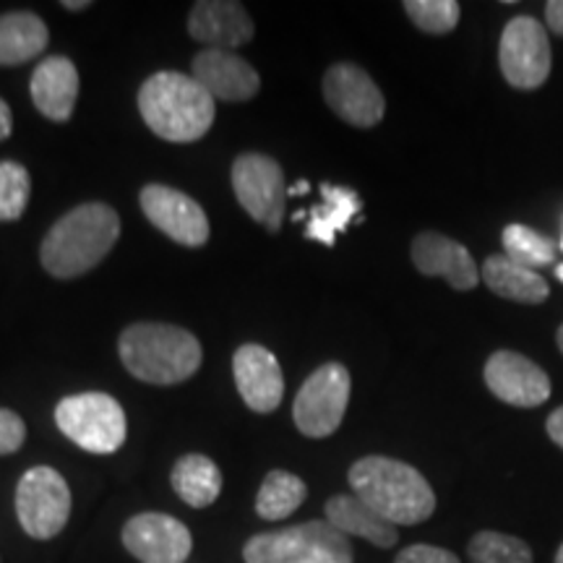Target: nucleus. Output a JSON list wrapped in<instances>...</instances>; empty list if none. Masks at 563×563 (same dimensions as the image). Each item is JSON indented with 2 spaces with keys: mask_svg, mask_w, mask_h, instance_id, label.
<instances>
[{
  "mask_svg": "<svg viewBox=\"0 0 563 563\" xmlns=\"http://www.w3.org/2000/svg\"><path fill=\"white\" fill-rule=\"evenodd\" d=\"M545 21L555 34L563 37V0H551V3H545Z\"/></svg>",
  "mask_w": 563,
  "mask_h": 563,
  "instance_id": "nucleus-32",
  "label": "nucleus"
},
{
  "mask_svg": "<svg viewBox=\"0 0 563 563\" xmlns=\"http://www.w3.org/2000/svg\"><path fill=\"white\" fill-rule=\"evenodd\" d=\"M555 563H563V545L559 548V553H555Z\"/></svg>",
  "mask_w": 563,
  "mask_h": 563,
  "instance_id": "nucleus-37",
  "label": "nucleus"
},
{
  "mask_svg": "<svg viewBox=\"0 0 563 563\" xmlns=\"http://www.w3.org/2000/svg\"><path fill=\"white\" fill-rule=\"evenodd\" d=\"M121 238L118 211L102 201H89L70 209L47 230L40 258L47 274L74 279L95 269Z\"/></svg>",
  "mask_w": 563,
  "mask_h": 563,
  "instance_id": "nucleus-1",
  "label": "nucleus"
},
{
  "mask_svg": "<svg viewBox=\"0 0 563 563\" xmlns=\"http://www.w3.org/2000/svg\"><path fill=\"white\" fill-rule=\"evenodd\" d=\"M308 191H311V183H308V180H300L298 186L287 188V199H290V196H298V194H308Z\"/></svg>",
  "mask_w": 563,
  "mask_h": 563,
  "instance_id": "nucleus-36",
  "label": "nucleus"
},
{
  "mask_svg": "<svg viewBox=\"0 0 563 563\" xmlns=\"http://www.w3.org/2000/svg\"><path fill=\"white\" fill-rule=\"evenodd\" d=\"M13 131V115H11V108L9 102L0 100V141H5L11 136Z\"/></svg>",
  "mask_w": 563,
  "mask_h": 563,
  "instance_id": "nucleus-34",
  "label": "nucleus"
},
{
  "mask_svg": "<svg viewBox=\"0 0 563 563\" xmlns=\"http://www.w3.org/2000/svg\"><path fill=\"white\" fill-rule=\"evenodd\" d=\"M483 279L498 298L517 302H543L548 298V282L538 272L511 262L509 256H490L483 264Z\"/></svg>",
  "mask_w": 563,
  "mask_h": 563,
  "instance_id": "nucleus-23",
  "label": "nucleus"
},
{
  "mask_svg": "<svg viewBox=\"0 0 563 563\" xmlns=\"http://www.w3.org/2000/svg\"><path fill=\"white\" fill-rule=\"evenodd\" d=\"M545 428H548V435H551L555 446L563 449V407H559V410H555L551 418H548Z\"/></svg>",
  "mask_w": 563,
  "mask_h": 563,
  "instance_id": "nucleus-33",
  "label": "nucleus"
},
{
  "mask_svg": "<svg viewBox=\"0 0 563 563\" xmlns=\"http://www.w3.org/2000/svg\"><path fill=\"white\" fill-rule=\"evenodd\" d=\"M394 563H460V559L446 548L435 545H410L397 555Z\"/></svg>",
  "mask_w": 563,
  "mask_h": 563,
  "instance_id": "nucleus-31",
  "label": "nucleus"
},
{
  "mask_svg": "<svg viewBox=\"0 0 563 563\" xmlns=\"http://www.w3.org/2000/svg\"><path fill=\"white\" fill-rule=\"evenodd\" d=\"M327 522L336 527L347 538H363L376 548H394L399 540L397 527L386 522L368 504L361 501L355 493H344L327 501Z\"/></svg>",
  "mask_w": 563,
  "mask_h": 563,
  "instance_id": "nucleus-20",
  "label": "nucleus"
},
{
  "mask_svg": "<svg viewBox=\"0 0 563 563\" xmlns=\"http://www.w3.org/2000/svg\"><path fill=\"white\" fill-rule=\"evenodd\" d=\"M188 32L207 51H235L249 45L256 34L249 11L235 0H201L188 16Z\"/></svg>",
  "mask_w": 563,
  "mask_h": 563,
  "instance_id": "nucleus-17",
  "label": "nucleus"
},
{
  "mask_svg": "<svg viewBox=\"0 0 563 563\" xmlns=\"http://www.w3.org/2000/svg\"><path fill=\"white\" fill-rule=\"evenodd\" d=\"M123 545L141 563H183L191 553V532L180 519L146 511L125 522Z\"/></svg>",
  "mask_w": 563,
  "mask_h": 563,
  "instance_id": "nucleus-13",
  "label": "nucleus"
},
{
  "mask_svg": "<svg viewBox=\"0 0 563 563\" xmlns=\"http://www.w3.org/2000/svg\"><path fill=\"white\" fill-rule=\"evenodd\" d=\"M504 79L517 89L543 87L551 74V42L538 19L517 16L506 24L498 47Z\"/></svg>",
  "mask_w": 563,
  "mask_h": 563,
  "instance_id": "nucleus-10",
  "label": "nucleus"
},
{
  "mask_svg": "<svg viewBox=\"0 0 563 563\" xmlns=\"http://www.w3.org/2000/svg\"><path fill=\"white\" fill-rule=\"evenodd\" d=\"M63 9H68V11H84V9H89V0H66V3H60Z\"/></svg>",
  "mask_w": 563,
  "mask_h": 563,
  "instance_id": "nucleus-35",
  "label": "nucleus"
},
{
  "mask_svg": "<svg viewBox=\"0 0 563 563\" xmlns=\"http://www.w3.org/2000/svg\"><path fill=\"white\" fill-rule=\"evenodd\" d=\"M306 496L308 488L298 475L287 473V470H272L264 477L262 490H258L256 514L262 519H269V522H279V519H287L290 514L298 511Z\"/></svg>",
  "mask_w": 563,
  "mask_h": 563,
  "instance_id": "nucleus-25",
  "label": "nucleus"
},
{
  "mask_svg": "<svg viewBox=\"0 0 563 563\" xmlns=\"http://www.w3.org/2000/svg\"><path fill=\"white\" fill-rule=\"evenodd\" d=\"M245 563H352V545L327 519L253 534L243 548Z\"/></svg>",
  "mask_w": 563,
  "mask_h": 563,
  "instance_id": "nucleus-5",
  "label": "nucleus"
},
{
  "mask_svg": "<svg viewBox=\"0 0 563 563\" xmlns=\"http://www.w3.org/2000/svg\"><path fill=\"white\" fill-rule=\"evenodd\" d=\"M16 517L34 540H51L60 534L70 517L66 477L53 467L26 470L16 488Z\"/></svg>",
  "mask_w": 563,
  "mask_h": 563,
  "instance_id": "nucleus-8",
  "label": "nucleus"
},
{
  "mask_svg": "<svg viewBox=\"0 0 563 563\" xmlns=\"http://www.w3.org/2000/svg\"><path fill=\"white\" fill-rule=\"evenodd\" d=\"M232 191L238 203L266 230L277 232L285 220L287 186L279 162L266 154H241L232 165Z\"/></svg>",
  "mask_w": 563,
  "mask_h": 563,
  "instance_id": "nucleus-9",
  "label": "nucleus"
},
{
  "mask_svg": "<svg viewBox=\"0 0 563 563\" xmlns=\"http://www.w3.org/2000/svg\"><path fill=\"white\" fill-rule=\"evenodd\" d=\"M232 373L238 394L253 412L269 415L277 410L285 397V376L274 352L262 344H243L232 357Z\"/></svg>",
  "mask_w": 563,
  "mask_h": 563,
  "instance_id": "nucleus-15",
  "label": "nucleus"
},
{
  "mask_svg": "<svg viewBox=\"0 0 563 563\" xmlns=\"http://www.w3.org/2000/svg\"><path fill=\"white\" fill-rule=\"evenodd\" d=\"M559 347L563 352V323H561V329H559Z\"/></svg>",
  "mask_w": 563,
  "mask_h": 563,
  "instance_id": "nucleus-39",
  "label": "nucleus"
},
{
  "mask_svg": "<svg viewBox=\"0 0 563 563\" xmlns=\"http://www.w3.org/2000/svg\"><path fill=\"white\" fill-rule=\"evenodd\" d=\"M141 209L159 232L188 249H201L209 241L207 211L199 201L186 196L178 188L150 183L139 196Z\"/></svg>",
  "mask_w": 563,
  "mask_h": 563,
  "instance_id": "nucleus-11",
  "label": "nucleus"
},
{
  "mask_svg": "<svg viewBox=\"0 0 563 563\" xmlns=\"http://www.w3.org/2000/svg\"><path fill=\"white\" fill-rule=\"evenodd\" d=\"M350 373L342 363L316 368L300 386L292 405L295 426L308 439H327L342 426L350 402Z\"/></svg>",
  "mask_w": 563,
  "mask_h": 563,
  "instance_id": "nucleus-7",
  "label": "nucleus"
},
{
  "mask_svg": "<svg viewBox=\"0 0 563 563\" xmlns=\"http://www.w3.org/2000/svg\"><path fill=\"white\" fill-rule=\"evenodd\" d=\"M470 563H532V551L525 540L504 532H477L467 545Z\"/></svg>",
  "mask_w": 563,
  "mask_h": 563,
  "instance_id": "nucleus-27",
  "label": "nucleus"
},
{
  "mask_svg": "<svg viewBox=\"0 0 563 563\" xmlns=\"http://www.w3.org/2000/svg\"><path fill=\"white\" fill-rule=\"evenodd\" d=\"M121 361L133 378L154 386L188 382L201 368V342L173 323H133L118 342Z\"/></svg>",
  "mask_w": 563,
  "mask_h": 563,
  "instance_id": "nucleus-4",
  "label": "nucleus"
},
{
  "mask_svg": "<svg viewBox=\"0 0 563 563\" xmlns=\"http://www.w3.org/2000/svg\"><path fill=\"white\" fill-rule=\"evenodd\" d=\"M350 485L361 501L394 527L420 525L435 511L431 483L410 464L389 456H365L352 464Z\"/></svg>",
  "mask_w": 563,
  "mask_h": 563,
  "instance_id": "nucleus-3",
  "label": "nucleus"
},
{
  "mask_svg": "<svg viewBox=\"0 0 563 563\" xmlns=\"http://www.w3.org/2000/svg\"><path fill=\"white\" fill-rule=\"evenodd\" d=\"M555 277H559V279L563 282V264H561V266H555Z\"/></svg>",
  "mask_w": 563,
  "mask_h": 563,
  "instance_id": "nucleus-38",
  "label": "nucleus"
},
{
  "mask_svg": "<svg viewBox=\"0 0 563 563\" xmlns=\"http://www.w3.org/2000/svg\"><path fill=\"white\" fill-rule=\"evenodd\" d=\"M26 439V426L16 412L0 410V454L19 452Z\"/></svg>",
  "mask_w": 563,
  "mask_h": 563,
  "instance_id": "nucleus-30",
  "label": "nucleus"
},
{
  "mask_svg": "<svg viewBox=\"0 0 563 563\" xmlns=\"http://www.w3.org/2000/svg\"><path fill=\"white\" fill-rule=\"evenodd\" d=\"M407 16L418 30L428 34H449L460 24V3L456 0H407Z\"/></svg>",
  "mask_w": 563,
  "mask_h": 563,
  "instance_id": "nucleus-29",
  "label": "nucleus"
},
{
  "mask_svg": "<svg viewBox=\"0 0 563 563\" xmlns=\"http://www.w3.org/2000/svg\"><path fill=\"white\" fill-rule=\"evenodd\" d=\"M51 32L32 11H13L0 16V66H21L37 58L47 47Z\"/></svg>",
  "mask_w": 563,
  "mask_h": 563,
  "instance_id": "nucleus-22",
  "label": "nucleus"
},
{
  "mask_svg": "<svg viewBox=\"0 0 563 563\" xmlns=\"http://www.w3.org/2000/svg\"><path fill=\"white\" fill-rule=\"evenodd\" d=\"M32 102L47 121L66 123L79 100V70L66 55H51L34 68Z\"/></svg>",
  "mask_w": 563,
  "mask_h": 563,
  "instance_id": "nucleus-19",
  "label": "nucleus"
},
{
  "mask_svg": "<svg viewBox=\"0 0 563 563\" xmlns=\"http://www.w3.org/2000/svg\"><path fill=\"white\" fill-rule=\"evenodd\" d=\"M321 199L319 207L308 211L306 238L332 249L336 232L347 230V224L363 209V201L352 188L332 186V183H321Z\"/></svg>",
  "mask_w": 563,
  "mask_h": 563,
  "instance_id": "nucleus-21",
  "label": "nucleus"
},
{
  "mask_svg": "<svg viewBox=\"0 0 563 563\" xmlns=\"http://www.w3.org/2000/svg\"><path fill=\"white\" fill-rule=\"evenodd\" d=\"M60 433L91 454H112L125 443V412L104 391H84L55 407Z\"/></svg>",
  "mask_w": 563,
  "mask_h": 563,
  "instance_id": "nucleus-6",
  "label": "nucleus"
},
{
  "mask_svg": "<svg viewBox=\"0 0 563 563\" xmlns=\"http://www.w3.org/2000/svg\"><path fill=\"white\" fill-rule=\"evenodd\" d=\"M504 251L511 262L527 266V269L538 272L540 266H551L555 262V245L540 235L538 230L527 228V224H509L504 230Z\"/></svg>",
  "mask_w": 563,
  "mask_h": 563,
  "instance_id": "nucleus-26",
  "label": "nucleus"
},
{
  "mask_svg": "<svg viewBox=\"0 0 563 563\" xmlns=\"http://www.w3.org/2000/svg\"><path fill=\"white\" fill-rule=\"evenodd\" d=\"M191 76L222 102H249L262 89V76L249 60L230 51H203L194 58Z\"/></svg>",
  "mask_w": 563,
  "mask_h": 563,
  "instance_id": "nucleus-16",
  "label": "nucleus"
},
{
  "mask_svg": "<svg viewBox=\"0 0 563 563\" xmlns=\"http://www.w3.org/2000/svg\"><path fill=\"white\" fill-rule=\"evenodd\" d=\"M485 384L511 407H538L551 397V378L530 357L511 350L493 352L485 363Z\"/></svg>",
  "mask_w": 563,
  "mask_h": 563,
  "instance_id": "nucleus-14",
  "label": "nucleus"
},
{
  "mask_svg": "<svg viewBox=\"0 0 563 563\" xmlns=\"http://www.w3.org/2000/svg\"><path fill=\"white\" fill-rule=\"evenodd\" d=\"M323 100L344 123L355 129H373L382 123L386 102L376 81L352 63H336L323 76Z\"/></svg>",
  "mask_w": 563,
  "mask_h": 563,
  "instance_id": "nucleus-12",
  "label": "nucleus"
},
{
  "mask_svg": "<svg viewBox=\"0 0 563 563\" xmlns=\"http://www.w3.org/2000/svg\"><path fill=\"white\" fill-rule=\"evenodd\" d=\"M32 194V180L19 162H0V222H16L26 211Z\"/></svg>",
  "mask_w": 563,
  "mask_h": 563,
  "instance_id": "nucleus-28",
  "label": "nucleus"
},
{
  "mask_svg": "<svg viewBox=\"0 0 563 563\" xmlns=\"http://www.w3.org/2000/svg\"><path fill=\"white\" fill-rule=\"evenodd\" d=\"M561 251H563V238H561Z\"/></svg>",
  "mask_w": 563,
  "mask_h": 563,
  "instance_id": "nucleus-40",
  "label": "nucleus"
},
{
  "mask_svg": "<svg viewBox=\"0 0 563 563\" xmlns=\"http://www.w3.org/2000/svg\"><path fill=\"white\" fill-rule=\"evenodd\" d=\"M412 264L428 277H443L454 290H473L477 264L470 251L441 232H420L412 241Z\"/></svg>",
  "mask_w": 563,
  "mask_h": 563,
  "instance_id": "nucleus-18",
  "label": "nucleus"
},
{
  "mask_svg": "<svg viewBox=\"0 0 563 563\" xmlns=\"http://www.w3.org/2000/svg\"><path fill=\"white\" fill-rule=\"evenodd\" d=\"M139 112L159 139L191 144L214 123V97L191 74L159 70L139 89Z\"/></svg>",
  "mask_w": 563,
  "mask_h": 563,
  "instance_id": "nucleus-2",
  "label": "nucleus"
},
{
  "mask_svg": "<svg viewBox=\"0 0 563 563\" xmlns=\"http://www.w3.org/2000/svg\"><path fill=\"white\" fill-rule=\"evenodd\" d=\"M173 490L194 509H207L222 493L220 467L203 454L180 456L173 467Z\"/></svg>",
  "mask_w": 563,
  "mask_h": 563,
  "instance_id": "nucleus-24",
  "label": "nucleus"
}]
</instances>
